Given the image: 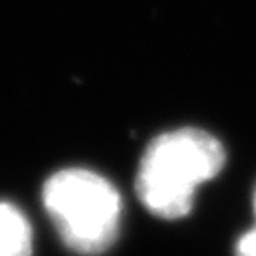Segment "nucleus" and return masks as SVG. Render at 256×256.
Returning a JSON list of instances; mask_svg holds the SVG:
<instances>
[{
    "mask_svg": "<svg viewBox=\"0 0 256 256\" xmlns=\"http://www.w3.org/2000/svg\"><path fill=\"white\" fill-rule=\"evenodd\" d=\"M224 162V146L212 134L196 127L166 132L148 146L140 162L138 198L158 218H184L198 188L214 180Z\"/></svg>",
    "mask_w": 256,
    "mask_h": 256,
    "instance_id": "f257e3e1",
    "label": "nucleus"
},
{
    "mask_svg": "<svg viewBox=\"0 0 256 256\" xmlns=\"http://www.w3.org/2000/svg\"><path fill=\"white\" fill-rule=\"evenodd\" d=\"M42 202L62 242L81 254H101L117 238L121 196L103 176L75 168L48 178Z\"/></svg>",
    "mask_w": 256,
    "mask_h": 256,
    "instance_id": "f03ea898",
    "label": "nucleus"
},
{
    "mask_svg": "<svg viewBox=\"0 0 256 256\" xmlns=\"http://www.w3.org/2000/svg\"><path fill=\"white\" fill-rule=\"evenodd\" d=\"M32 230L24 214L6 202H0V256H30Z\"/></svg>",
    "mask_w": 256,
    "mask_h": 256,
    "instance_id": "7ed1b4c3",
    "label": "nucleus"
},
{
    "mask_svg": "<svg viewBox=\"0 0 256 256\" xmlns=\"http://www.w3.org/2000/svg\"><path fill=\"white\" fill-rule=\"evenodd\" d=\"M254 216H256V194H254ZM236 256H256V224L236 242Z\"/></svg>",
    "mask_w": 256,
    "mask_h": 256,
    "instance_id": "20e7f679",
    "label": "nucleus"
}]
</instances>
